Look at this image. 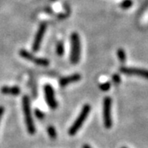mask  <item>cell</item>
Returning a JSON list of instances; mask_svg holds the SVG:
<instances>
[{
  "label": "cell",
  "mask_w": 148,
  "mask_h": 148,
  "mask_svg": "<svg viewBox=\"0 0 148 148\" xmlns=\"http://www.w3.org/2000/svg\"><path fill=\"white\" fill-rule=\"evenodd\" d=\"M47 132L49 137L51 139H56L57 138V131L53 126H49L47 127Z\"/></svg>",
  "instance_id": "8fae6325"
},
{
  "label": "cell",
  "mask_w": 148,
  "mask_h": 148,
  "mask_svg": "<svg viewBox=\"0 0 148 148\" xmlns=\"http://www.w3.org/2000/svg\"><path fill=\"white\" fill-rule=\"evenodd\" d=\"M110 86L111 83L110 82H106L105 83H102V84L99 85V88L102 91H108V90H110Z\"/></svg>",
  "instance_id": "2e32d148"
},
{
  "label": "cell",
  "mask_w": 148,
  "mask_h": 148,
  "mask_svg": "<svg viewBox=\"0 0 148 148\" xmlns=\"http://www.w3.org/2000/svg\"><path fill=\"white\" fill-rule=\"evenodd\" d=\"M22 110H23V114L25 117V123H26L27 132L31 135H33L36 133V127H35V123L33 120V117H32L30 99L27 95H24L22 98Z\"/></svg>",
  "instance_id": "6da1fadb"
},
{
  "label": "cell",
  "mask_w": 148,
  "mask_h": 148,
  "mask_svg": "<svg viewBox=\"0 0 148 148\" xmlns=\"http://www.w3.org/2000/svg\"><path fill=\"white\" fill-rule=\"evenodd\" d=\"M82 148H92L90 147V145H88V144H84L83 146H82Z\"/></svg>",
  "instance_id": "ffe728a7"
},
{
  "label": "cell",
  "mask_w": 148,
  "mask_h": 148,
  "mask_svg": "<svg viewBox=\"0 0 148 148\" xmlns=\"http://www.w3.org/2000/svg\"><path fill=\"white\" fill-rule=\"evenodd\" d=\"M111 108H112V99L109 96H106L103 101V120H104L105 127L108 129H110L112 127Z\"/></svg>",
  "instance_id": "277c9868"
},
{
  "label": "cell",
  "mask_w": 148,
  "mask_h": 148,
  "mask_svg": "<svg viewBox=\"0 0 148 148\" xmlns=\"http://www.w3.org/2000/svg\"><path fill=\"white\" fill-rule=\"evenodd\" d=\"M120 73L128 76H137L148 80V69H139V68H128L121 67L119 69Z\"/></svg>",
  "instance_id": "8992f818"
},
{
  "label": "cell",
  "mask_w": 148,
  "mask_h": 148,
  "mask_svg": "<svg viewBox=\"0 0 148 148\" xmlns=\"http://www.w3.org/2000/svg\"><path fill=\"white\" fill-rule=\"evenodd\" d=\"M121 148H127V147H121Z\"/></svg>",
  "instance_id": "44dd1931"
},
{
  "label": "cell",
  "mask_w": 148,
  "mask_h": 148,
  "mask_svg": "<svg viewBox=\"0 0 148 148\" xmlns=\"http://www.w3.org/2000/svg\"><path fill=\"white\" fill-rule=\"evenodd\" d=\"M81 78H82V76L79 73H74L73 75L61 78L59 80V85H60V86L64 87V86H67L68 85L78 82L81 80Z\"/></svg>",
  "instance_id": "ba28073f"
},
{
  "label": "cell",
  "mask_w": 148,
  "mask_h": 148,
  "mask_svg": "<svg viewBox=\"0 0 148 148\" xmlns=\"http://www.w3.org/2000/svg\"><path fill=\"white\" fill-rule=\"evenodd\" d=\"M44 91L45 95V101L49 107L52 110H56L58 108V102L54 96L53 88L51 85L46 84L44 86Z\"/></svg>",
  "instance_id": "5b68a950"
},
{
  "label": "cell",
  "mask_w": 148,
  "mask_h": 148,
  "mask_svg": "<svg viewBox=\"0 0 148 148\" xmlns=\"http://www.w3.org/2000/svg\"><path fill=\"white\" fill-rule=\"evenodd\" d=\"M35 115H36V117L37 119H43L45 118V114H44V112L40 110H39V109H36V110H35Z\"/></svg>",
  "instance_id": "ac0fdd59"
},
{
  "label": "cell",
  "mask_w": 148,
  "mask_h": 148,
  "mask_svg": "<svg viewBox=\"0 0 148 148\" xmlns=\"http://www.w3.org/2000/svg\"><path fill=\"white\" fill-rule=\"evenodd\" d=\"M112 81H113V82L115 85L120 84V82H121V77H120V76L119 74H114L112 76Z\"/></svg>",
  "instance_id": "e0dca14e"
},
{
  "label": "cell",
  "mask_w": 148,
  "mask_h": 148,
  "mask_svg": "<svg viewBox=\"0 0 148 148\" xmlns=\"http://www.w3.org/2000/svg\"><path fill=\"white\" fill-rule=\"evenodd\" d=\"M56 53L58 56H62L64 53V45L62 41H59L56 46Z\"/></svg>",
  "instance_id": "5bb4252c"
},
{
  "label": "cell",
  "mask_w": 148,
  "mask_h": 148,
  "mask_svg": "<svg viewBox=\"0 0 148 148\" xmlns=\"http://www.w3.org/2000/svg\"><path fill=\"white\" fill-rule=\"evenodd\" d=\"M19 54H20V56H21V58H25V59L29 60V61H33V62H35V60H36V58L33 54H32L31 53H29L28 51L25 50V49H21V50L19 51Z\"/></svg>",
  "instance_id": "30bf717a"
},
{
  "label": "cell",
  "mask_w": 148,
  "mask_h": 148,
  "mask_svg": "<svg viewBox=\"0 0 148 148\" xmlns=\"http://www.w3.org/2000/svg\"><path fill=\"white\" fill-rule=\"evenodd\" d=\"M71 54H70V61L73 64H77L79 62L81 56V44L80 38L77 33H73L71 36Z\"/></svg>",
  "instance_id": "3957f363"
},
{
  "label": "cell",
  "mask_w": 148,
  "mask_h": 148,
  "mask_svg": "<svg viewBox=\"0 0 148 148\" xmlns=\"http://www.w3.org/2000/svg\"><path fill=\"white\" fill-rule=\"evenodd\" d=\"M51 1H55V0H51Z\"/></svg>",
  "instance_id": "7402d4cb"
},
{
  "label": "cell",
  "mask_w": 148,
  "mask_h": 148,
  "mask_svg": "<svg viewBox=\"0 0 148 148\" xmlns=\"http://www.w3.org/2000/svg\"><path fill=\"white\" fill-rule=\"evenodd\" d=\"M4 108L3 107V106H0V121H1V119H2V117L3 115V114H4Z\"/></svg>",
  "instance_id": "d6986e66"
},
{
  "label": "cell",
  "mask_w": 148,
  "mask_h": 148,
  "mask_svg": "<svg viewBox=\"0 0 148 148\" xmlns=\"http://www.w3.org/2000/svg\"><path fill=\"white\" fill-rule=\"evenodd\" d=\"M90 110H91V107L88 104H86V105L82 106V110L80 112L77 118L75 119V121L71 125V127H69L68 132H69L70 136H75L77 133V132L80 130V128L83 125L86 119H87L88 115L90 114Z\"/></svg>",
  "instance_id": "7a4b0ae2"
},
{
  "label": "cell",
  "mask_w": 148,
  "mask_h": 148,
  "mask_svg": "<svg viewBox=\"0 0 148 148\" xmlns=\"http://www.w3.org/2000/svg\"><path fill=\"white\" fill-rule=\"evenodd\" d=\"M117 55L118 58L121 63H124L126 61V53L123 49H119L117 51Z\"/></svg>",
  "instance_id": "4fadbf2b"
},
{
  "label": "cell",
  "mask_w": 148,
  "mask_h": 148,
  "mask_svg": "<svg viewBox=\"0 0 148 148\" xmlns=\"http://www.w3.org/2000/svg\"><path fill=\"white\" fill-rule=\"evenodd\" d=\"M0 92L3 95H18L21 93V89L19 86H2L0 89Z\"/></svg>",
  "instance_id": "9c48e42d"
},
{
  "label": "cell",
  "mask_w": 148,
  "mask_h": 148,
  "mask_svg": "<svg viewBox=\"0 0 148 148\" xmlns=\"http://www.w3.org/2000/svg\"><path fill=\"white\" fill-rule=\"evenodd\" d=\"M133 4L132 0H123L120 3V8L123 9H128L130 8Z\"/></svg>",
  "instance_id": "9a60e30c"
},
{
  "label": "cell",
  "mask_w": 148,
  "mask_h": 148,
  "mask_svg": "<svg viewBox=\"0 0 148 148\" xmlns=\"http://www.w3.org/2000/svg\"><path fill=\"white\" fill-rule=\"evenodd\" d=\"M35 64L39 65V66H44V67H46L49 64V61L48 60L47 58H36L35 62Z\"/></svg>",
  "instance_id": "7c38bea8"
},
{
  "label": "cell",
  "mask_w": 148,
  "mask_h": 148,
  "mask_svg": "<svg viewBox=\"0 0 148 148\" xmlns=\"http://www.w3.org/2000/svg\"><path fill=\"white\" fill-rule=\"evenodd\" d=\"M46 27H47V25L45 23H41L40 27H39V29H38V31H37L35 40H34V42H33V45H32V49H33L34 52H38L39 49H40L41 41H42L43 38H44L45 31H46Z\"/></svg>",
  "instance_id": "52a82bcc"
}]
</instances>
